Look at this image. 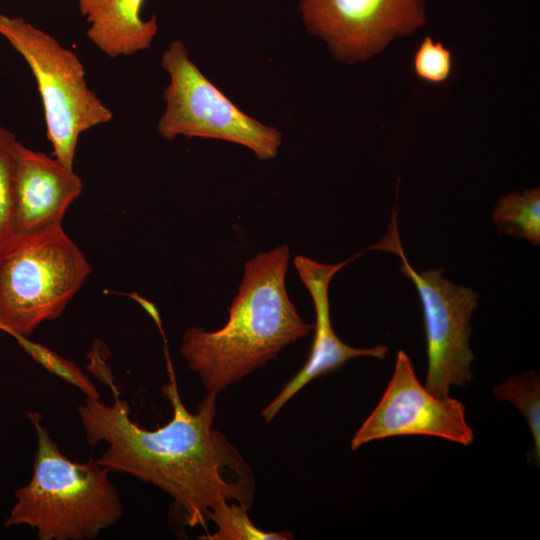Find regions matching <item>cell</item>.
Instances as JSON below:
<instances>
[{"label": "cell", "mask_w": 540, "mask_h": 540, "mask_svg": "<svg viewBox=\"0 0 540 540\" xmlns=\"http://www.w3.org/2000/svg\"><path fill=\"white\" fill-rule=\"evenodd\" d=\"M0 35L32 71L41 97L52 156L73 169L79 138L113 114L89 88L78 56L21 17L0 14Z\"/></svg>", "instance_id": "cell-5"}, {"label": "cell", "mask_w": 540, "mask_h": 540, "mask_svg": "<svg viewBox=\"0 0 540 540\" xmlns=\"http://www.w3.org/2000/svg\"><path fill=\"white\" fill-rule=\"evenodd\" d=\"M161 66L169 75L165 108L157 123L164 139H219L250 149L260 160L277 156L282 142L280 132L237 107L190 59L183 42L174 40L169 44Z\"/></svg>", "instance_id": "cell-6"}, {"label": "cell", "mask_w": 540, "mask_h": 540, "mask_svg": "<svg viewBox=\"0 0 540 540\" xmlns=\"http://www.w3.org/2000/svg\"><path fill=\"white\" fill-rule=\"evenodd\" d=\"M494 396L500 401L513 404L525 418L533 447L527 460L539 467L540 464V375L535 369L519 375H511L493 387Z\"/></svg>", "instance_id": "cell-14"}, {"label": "cell", "mask_w": 540, "mask_h": 540, "mask_svg": "<svg viewBox=\"0 0 540 540\" xmlns=\"http://www.w3.org/2000/svg\"><path fill=\"white\" fill-rule=\"evenodd\" d=\"M493 222L499 234L525 239L540 245V190L525 189L499 198L493 210Z\"/></svg>", "instance_id": "cell-13"}, {"label": "cell", "mask_w": 540, "mask_h": 540, "mask_svg": "<svg viewBox=\"0 0 540 540\" xmlns=\"http://www.w3.org/2000/svg\"><path fill=\"white\" fill-rule=\"evenodd\" d=\"M0 331H1V327H0Z\"/></svg>", "instance_id": "cell-19"}, {"label": "cell", "mask_w": 540, "mask_h": 540, "mask_svg": "<svg viewBox=\"0 0 540 540\" xmlns=\"http://www.w3.org/2000/svg\"><path fill=\"white\" fill-rule=\"evenodd\" d=\"M36 436L30 481L15 490L5 527L27 525L38 540H91L124 514L111 471L97 459L71 460L59 449L41 414L26 413Z\"/></svg>", "instance_id": "cell-3"}, {"label": "cell", "mask_w": 540, "mask_h": 540, "mask_svg": "<svg viewBox=\"0 0 540 540\" xmlns=\"http://www.w3.org/2000/svg\"><path fill=\"white\" fill-rule=\"evenodd\" d=\"M299 9L307 29L348 63L368 60L426 23L425 0H301Z\"/></svg>", "instance_id": "cell-8"}, {"label": "cell", "mask_w": 540, "mask_h": 540, "mask_svg": "<svg viewBox=\"0 0 540 540\" xmlns=\"http://www.w3.org/2000/svg\"><path fill=\"white\" fill-rule=\"evenodd\" d=\"M169 380L162 387L172 408L163 426L146 429L130 417L126 400L114 394L110 404L87 398L78 407L86 442L107 444L97 461L111 472L129 474L167 493L194 527L206 526L209 510L221 501H236L247 510L254 500L250 466L223 434L213 428L216 396L207 393L192 413L185 407L167 356Z\"/></svg>", "instance_id": "cell-1"}, {"label": "cell", "mask_w": 540, "mask_h": 540, "mask_svg": "<svg viewBox=\"0 0 540 540\" xmlns=\"http://www.w3.org/2000/svg\"><path fill=\"white\" fill-rule=\"evenodd\" d=\"M145 0H78L88 39L111 58L147 49L158 31L155 16H141Z\"/></svg>", "instance_id": "cell-12"}, {"label": "cell", "mask_w": 540, "mask_h": 540, "mask_svg": "<svg viewBox=\"0 0 540 540\" xmlns=\"http://www.w3.org/2000/svg\"><path fill=\"white\" fill-rule=\"evenodd\" d=\"M15 135L0 124V245L10 238Z\"/></svg>", "instance_id": "cell-17"}, {"label": "cell", "mask_w": 540, "mask_h": 540, "mask_svg": "<svg viewBox=\"0 0 540 540\" xmlns=\"http://www.w3.org/2000/svg\"><path fill=\"white\" fill-rule=\"evenodd\" d=\"M434 436L469 446L474 432L465 405L450 395L437 397L417 378L404 350L396 355L392 377L376 407L352 437L357 450L366 443L396 436Z\"/></svg>", "instance_id": "cell-9"}, {"label": "cell", "mask_w": 540, "mask_h": 540, "mask_svg": "<svg viewBox=\"0 0 540 540\" xmlns=\"http://www.w3.org/2000/svg\"><path fill=\"white\" fill-rule=\"evenodd\" d=\"M82 189L83 182L74 169L17 141L10 237L35 235L63 227L65 213Z\"/></svg>", "instance_id": "cell-10"}, {"label": "cell", "mask_w": 540, "mask_h": 540, "mask_svg": "<svg viewBox=\"0 0 540 540\" xmlns=\"http://www.w3.org/2000/svg\"><path fill=\"white\" fill-rule=\"evenodd\" d=\"M207 519L217 527L214 533H207L199 538L205 540H292L291 531L267 532L251 521L247 509L239 503L224 500L213 506Z\"/></svg>", "instance_id": "cell-15"}, {"label": "cell", "mask_w": 540, "mask_h": 540, "mask_svg": "<svg viewBox=\"0 0 540 540\" xmlns=\"http://www.w3.org/2000/svg\"><path fill=\"white\" fill-rule=\"evenodd\" d=\"M413 67L420 79L439 84L450 76L452 56L441 42H435L427 37L421 42L414 55Z\"/></svg>", "instance_id": "cell-18"}, {"label": "cell", "mask_w": 540, "mask_h": 540, "mask_svg": "<svg viewBox=\"0 0 540 540\" xmlns=\"http://www.w3.org/2000/svg\"><path fill=\"white\" fill-rule=\"evenodd\" d=\"M92 268L63 227L0 245V327L28 337L62 315Z\"/></svg>", "instance_id": "cell-4"}, {"label": "cell", "mask_w": 540, "mask_h": 540, "mask_svg": "<svg viewBox=\"0 0 540 540\" xmlns=\"http://www.w3.org/2000/svg\"><path fill=\"white\" fill-rule=\"evenodd\" d=\"M369 249L400 258L399 269L413 282L422 305L428 361L424 386L437 397L449 396L452 386H464L473 378L470 320L478 307V294L445 278L442 268L418 272L411 266L401 244L395 210L386 234Z\"/></svg>", "instance_id": "cell-7"}, {"label": "cell", "mask_w": 540, "mask_h": 540, "mask_svg": "<svg viewBox=\"0 0 540 540\" xmlns=\"http://www.w3.org/2000/svg\"><path fill=\"white\" fill-rule=\"evenodd\" d=\"M359 255L337 264H325L301 255L295 257L294 265L313 299L316 314L313 328L315 334L309 357L303 367L262 411L261 415L266 423L272 421L280 409L309 382L339 369L350 359L356 357L385 359L388 346L377 345L370 348L349 346L339 339L331 324L329 284L342 267Z\"/></svg>", "instance_id": "cell-11"}, {"label": "cell", "mask_w": 540, "mask_h": 540, "mask_svg": "<svg viewBox=\"0 0 540 540\" xmlns=\"http://www.w3.org/2000/svg\"><path fill=\"white\" fill-rule=\"evenodd\" d=\"M289 259L288 245H280L247 260L225 325L213 332L190 327L183 333L180 354L207 393L225 391L314 328L287 293Z\"/></svg>", "instance_id": "cell-2"}, {"label": "cell", "mask_w": 540, "mask_h": 540, "mask_svg": "<svg viewBox=\"0 0 540 540\" xmlns=\"http://www.w3.org/2000/svg\"><path fill=\"white\" fill-rule=\"evenodd\" d=\"M18 345L51 374L79 389L87 398L100 399V394L88 376L74 363L41 343L26 336L13 337Z\"/></svg>", "instance_id": "cell-16"}]
</instances>
